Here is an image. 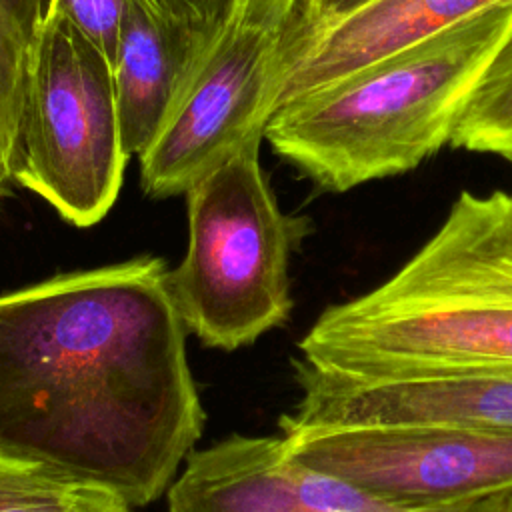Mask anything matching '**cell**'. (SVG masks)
Listing matches in <instances>:
<instances>
[{
	"mask_svg": "<svg viewBox=\"0 0 512 512\" xmlns=\"http://www.w3.org/2000/svg\"><path fill=\"white\" fill-rule=\"evenodd\" d=\"M80 512H130V506L114 494L102 490L92 500H88Z\"/></svg>",
	"mask_w": 512,
	"mask_h": 512,
	"instance_id": "cell-19",
	"label": "cell"
},
{
	"mask_svg": "<svg viewBox=\"0 0 512 512\" xmlns=\"http://www.w3.org/2000/svg\"><path fill=\"white\" fill-rule=\"evenodd\" d=\"M508 512H512V504H510V508H508Z\"/></svg>",
	"mask_w": 512,
	"mask_h": 512,
	"instance_id": "cell-21",
	"label": "cell"
},
{
	"mask_svg": "<svg viewBox=\"0 0 512 512\" xmlns=\"http://www.w3.org/2000/svg\"><path fill=\"white\" fill-rule=\"evenodd\" d=\"M450 146L504 158L512 152V28L472 86L454 124Z\"/></svg>",
	"mask_w": 512,
	"mask_h": 512,
	"instance_id": "cell-13",
	"label": "cell"
},
{
	"mask_svg": "<svg viewBox=\"0 0 512 512\" xmlns=\"http://www.w3.org/2000/svg\"><path fill=\"white\" fill-rule=\"evenodd\" d=\"M126 160L110 62L70 20L46 10L14 182L44 198L66 222L86 228L116 202Z\"/></svg>",
	"mask_w": 512,
	"mask_h": 512,
	"instance_id": "cell-5",
	"label": "cell"
},
{
	"mask_svg": "<svg viewBox=\"0 0 512 512\" xmlns=\"http://www.w3.org/2000/svg\"><path fill=\"white\" fill-rule=\"evenodd\" d=\"M304 8V0H240L236 18L248 24H282Z\"/></svg>",
	"mask_w": 512,
	"mask_h": 512,
	"instance_id": "cell-17",
	"label": "cell"
},
{
	"mask_svg": "<svg viewBox=\"0 0 512 512\" xmlns=\"http://www.w3.org/2000/svg\"><path fill=\"white\" fill-rule=\"evenodd\" d=\"M512 28V0L280 106L264 138L314 184L346 192L436 154Z\"/></svg>",
	"mask_w": 512,
	"mask_h": 512,
	"instance_id": "cell-3",
	"label": "cell"
},
{
	"mask_svg": "<svg viewBox=\"0 0 512 512\" xmlns=\"http://www.w3.org/2000/svg\"><path fill=\"white\" fill-rule=\"evenodd\" d=\"M300 426H440L512 434V368H454L356 378L294 360Z\"/></svg>",
	"mask_w": 512,
	"mask_h": 512,
	"instance_id": "cell-8",
	"label": "cell"
},
{
	"mask_svg": "<svg viewBox=\"0 0 512 512\" xmlns=\"http://www.w3.org/2000/svg\"><path fill=\"white\" fill-rule=\"evenodd\" d=\"M500 2L508 0H370L336 22L310 32L290 50L274 94L272 114L300 96Z\"/></svg>",
	"mask_w": 512,
	"mask_h": 512,
	"instance_id": "cell-10",
	"label": "cell"
},
{
	"mask_svg": "<svg viewBox=\"0 0 512 512\" xmlns=\"http://www.w3.org/2000/svg\"><path fill=\"white\" fill-rule=\"evenodd\" d=\"M160 258L0 294V454L146 506L204 428Z\"/></svg>",
	"mask_w": 512,
	"mask_h": 512,
	"instance_id": "cell-1",
	"label": "cell"
},
{
	"mask_svg": "<svg viewBox=\"0 0 512 512\" xmlns=\"http://www.w3.org/2000/svg\"><path fill=\"white\" fill-rule=\"evenodd\" d=\"M298 348V362L356 378L512 368V194L460 192L392 276L328 306Z\"/></svg>",
	"mask_w": 512,
	"mask_h": 512,
	"instance_id": "cell-2",
	"label": "cell"
},
{
	"mask_svg": "<svg viewBox=\"0 0 512 512\" xmlns=\"http://www.w3.org/2000/svg\"><path fill=\"white\" fill-rule=\"evenodd\" d=\"M512 492L448 506L410 508L296 460L282 436H230L186 456L168 488V512H508Z\"/></svg>",
	"mask_w": 512,
	"mask_h": 512,
	"instance_id": "cell-9",
	"label": "cell"
},
{
	"mask_svg": "<svg viewBox=\"0 0 512 512\" xmlns=\"http://www.w3.org/2000/svg\"><path fill=\"white\" fill-rule=\"evenodd\" d=\"M208 44L148 0H130L112 66L124 152L140 156L192 82Z\"/></svg>",
	"mask_w": 512,
	"mask_h": 512,
	"instance_id": "cell-11",
	"label": "cell"
},
{
	"mask_svg": "<svg viewBox=\"0 0 512 512\" xmlns=\"http://www.w3.org/2000/svg\"><path fill=\"white\" fill-rule=\"evenodd\" d=\"M290 454L386 502L448 508L512 492V434L440 426H300L280 418Z\"/></svg>",
	"mask_w": 512,
	"mask_h": 512,
	"instance_id": "cell-7",
	"label": "cell"
},
{
	"mask_svg": "<svg viewBox=\"0 0 512 512\" xmlns=\"http://www.w3.org/2000/svg\"><path fill=\"white\" fill-rule=\"evenodd\" d=\"M302 28L304 10L272 26L232 20L138 156L148 196L186 194L242 146L264 138L286 56Z\"/></svg>",
	"mask_w": 512,
	"mask_h": 512,
	"instance_id": "cell-6",
	"label": "cell"
},
{
	"mask_svg": "<svg viewBox=\"0 0 512 512\" xmlns=\"http://www.w3.org/2000/svg\"><path fill=\"white\" fill-rule=\"evenodd\" d=\"M130 0H48V10L70 20L114 66Z\"/></svg>",
	"mask_w": 512,
	"mask_h": 512,
	"instance_id": "cell-15",
	"label": "cell"
},
{
	"mask_svg": "<svg viewBox=\"0 0 512 512\" xmlns=\"http://www.w3.org/2000/svg\"><path fill=\"white\" fill-rule=\"evenodd\" d=\"M46 10L48 0H0V206L16 184L14 160Z\"/></svg>",
	"mask_w": 512,
	"mask_h": 512,
	"instance_id": "cell-12",
	"label": "cell"
},
{
	"mask_svg": "<svg viewBox=\"0 0 512 512\" xmlns=\"http://www.w3.org/2000/svg\"><path fill=\"white\" fill-rule=\"evenodd\" d=\"M160 14L186 26L208 48L218 42L238 14L240 0H148Z\"/></svg>",
	"mask_w": 512,
	"mask_h": 512,
	"instance_id": "cell-16",
	"label": "cell"
},
{
	"mask_svg": "<svg viewBox=\"0 0 512 512\" xmlns=\"http://www.w3.org/2000/svg\"><path fill=\"white\" fill-rule=\"evenodd\" d=\"M98 492L0 454V512H80Z\"/></svg>",
	"mask_w": 512,
	"mask_h": 512,
	"instance_id": "cell-14",
	"label": "cell"
},
{
	"mask_svg": "<svg viewBox=\"0 0 512 512\" xmlns=\"http://www.w3.org/2000/svg\"><path fill=\"white\" fill-rule=\"evenodd\" d=\"M370 0H306V20H304V32L300 36V40L294 44L298 46L310 32L324 28L332 22H336L338 18L350 14L352 10L360 8L362 4H366ZM292 46V48H294ZM290 48V50H292Z\"/></svg>",
	"mask_w": 512,
	"mask_h": 512,
	"instance_id": "cell-18",
	"label": "cell"
},
{
	"mask_svg": "<svg viewBox=\"0 0 512 512\" xmlns=\"http://www.w3.org/2000/svg\"><path fill=\"white\" fill-rule=\"evenodd\" d=\"M506 158H508V160H510V162H512V152H510V154H508V156H506Z\"/></svg>",
	"mask_w": 512,
	"mask_h": 512,
	"instance_id": "cell-20",
	"label": "cell"
},
{
	"mask_svg": "<svg viewBox=\"0 0 512 512\" xmlns=\"http://www.w3.org/2000/svg\"><path fill=\"white\" fill-rule=\"evenodd\" d=\"M248 142L188 192V250L166 272L186 330L206 346L236 350L284 324L292 310L290 254L310 222L284 214Z\"/></svg>",
	"mask_w": 512,
	"mask_h": 512,
	"instance_id": "cell-4",
	"label": "cell"
}]
</instances>
